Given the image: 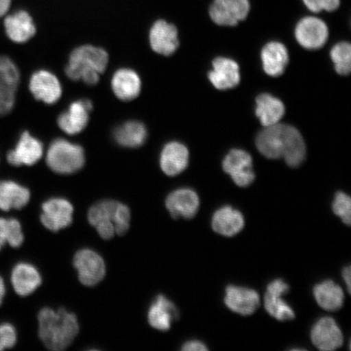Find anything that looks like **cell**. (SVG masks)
<instances>
[{"mask_svg": "<svg viewBox=\"0 0 351 351\" xmlns=\"http://www.w3.org/2000/svg\"><path fill=\"white\" fill-rule=\"evenodd\" d=\"M332 210L336 216L339 217L346 225L351 223V199L344 192H337L332 202Z\"/></svg>", "mask_w": 351, "mask_h": 351, "instance_id": "cell-34", "label": "cell"}, {"mask_svg": "<svg viewBox=\"0 0 351 351\" xmlns=\"http://www.w3.org/2000/svg\"><path fill=\"white\" fill-rule=\"evenodd\" d=\"M289 287L282 279L273 280L267 287L265 295V307L271 317L288 322L295 318V311L283 300V295L289 291Z\"/></svg>", "mask_w": 351, "mask_h": 351, "instance_id": "cell-11", "label": "cell"}, {"mask_svg": "<svg viewBox=\"0 0 351 351\" xmlns=\"http://www.w3.org/2000/svg\"><path fill=\"white\" fill-rule=\"evenodd\" d=\"M29 90L34 98L47 104L58 102L62 95L60 82L53 73L39 70L30 78Z\"/></svg>", "mask_w": 351, "mask_h": 351, "instance_id": "cell-15", "label": "cell"}, {"mask_svg": "<svg viewBox=\"0 0 351 351\" xmlns=\"http://www.w3.org/2000/svg\"><path fill=\"white\" fill-rule=\"evenodd\" d=\"M250 10L249 0H213L209 8V15L215 24L235 26L247 19Z\"/></svg>", "mask_w": 351, "mask_h": 351, "instance_id": "cell-7", "label": "cell"}, {"mask_svg": "<svg viewBox=\"0 0 351 351\" xmlns=\"http://www.w3.org/2000/svg\"><path fill=\"white\" fill-rule=\"evenodd\" d=\"M108 63V55L102 48L90 45L79 47L70 55L65 69L66 75L73 81L95 85Z\"/></svg>", "mask_w": 351, "mask_h": 351, "instance_id": "cell-4", "label": "cell"}, {"mask_svg": "<svg viewBox=\"0 0 351 351\" xmlns=\"http://www.w3.org/2000/svg\"><path fill=\"white\" fill-rule=\"evenodd\" d=\"M4 26L8 38L17 43H26L36 34L32 17L25 11L8 16L4 21Z\"/></svg>", "mask_w": 351, "mask_h": 351, "instance_id": "cell-25", "label": "cell"}, {"mask_svg": "<svg viewBox=\"0 0 351 351\" xmlns=\"http://www.w3.org/2000/svg\"><path fill=\"white\" fill-rule=\"evenodd\" d=\"M178 317L179 311L177 306L163 295H158L149 307V324L157 330H169L173 322Z\"/></svg>", "mask_w": 351, "mask_h": 351, "instance_id": "cell-19", "label": "cell"}, {"mask_svg": "<svg viewBox=\"0 0 351 351\" xmlns=\"http://www.w3.org/2000/svg\"><path fill=\"white\" fill-rule=\"evenodd\" d=\"M16 89L0 82V117L12 111L15 104Z\"/></svg>", "mask_w": 351, "mask_h": 351, "instance_id": "cell-35", "label": "cell"}, {"mask_svg": "<svg viewBox=\"0 0 351 351\" xmlns=\"http://www.w3.org/2000/svg\"><path fill=\"white\" fill-rule=\"evenodd\" d=\"M189 156L185 145L178 142L166 144L161 152L160 168L169 177L178 176L187 168Z\"/></svg>", "mask_w": 351, "mask_h": 351, "instance_id": "cell-22", "label": "cell"}, {"mask_svg": "<svg viewBox=\"0 0 351 351\" xmlns=\"http://www.w3.org/2000/svg\"><path fill=\"white\" fill-rule=\"evenodd\" d=\"M3 241L1 240H0V250L2 249V247H3Z\"/></svg>", "mask_w": 351, "mask_h": 351, "instance_id": "cell-42", "label": "cell"}, {"mask_svg": "<svg viewBox=\"0 0 351 351\" xmlns=\"http://www.w3.org/2000/svg\"><path fill=\"white\" fill-rule=\"evenodd\" d=\"M245 226L243 215L231 206H223L215 212L212 227L217 234L225 237H234L243 230Z\"/></svg>", "mask_w": 351, "mask_h": 351, "instance_id": "cell-23", "label": "cell"}, {"mask_svg": "<svg viewBox=\"0 0 351 351\" xmlns=\"http://www.w3.org/2000/svg\"><path fill=\"white\" fill-rule=\"evenodd\" d=\"M43 155V146L38 139L25 132L21 136L14 150L8 154V163L13 166H32L36 164Z\"/></svg>", "mask_w": 351, "mask_h": 351, "instance_id": "cell-18", "label": "cell"}, {"mask_svg": "<svg viewBox=\"0 0 351 351\" xmlns=\"http://www.w3.org/2000/svg\"><path fill=\"white\" fill-rule=\"evenodd\" d=\"M0 240L14 248L23 244L25 237L19 219L0 218Z\"/></svg>", "mask_w": 351, "mask_h": 351, "instance_id": "cell-31", "label": "cell"}, {"mask_svg": "<svg viewBox=\"0 0 351 351\" xmlns=\"http://www.w3.org/2000/svg\"><path fill=\"white\" fill-rule=\"evenodd\" d=\"M208 348L204 342L197 340L188 341L183 345L182 350L184 351H205Z\"/></svg>", "mask_w": 351, "mask_h": 351, "instance_id": "cell-38", "label": "cell"}, {"mask_svg": "<svg viewBox=\"0 0 351 351\" xmlns=\"http://www.w3.org/2000/svg\"><path fill=\"white\" fill-rule=\"evenodd\" d=\"M147 138V130L143 123L130 121L114 132V138L121 147L137 148L143 146Z\"/></svg>", "mask_w": 351, "mask_h": 351, "instance_id": "cell-30", "label": "cell"}, {"mask_svg": "<svg viewBox=\"0 0 351 351\" xmlns=\"http://www.w3.org/2000/svg\"><path fill=\"white\" fill-rule=\"evenodd\" d=\"M112 88L118 99L123 101L133 100L141 92V79L134 70L121 69L114 73Z\"/></svg>", "mask_w": 351, "mask_h": 351, "instance_id": "cell-24", "label": "cell"}, {"mask_svg": "<svg viewBox=\"0 0 351 351\" xmlns=\"http://www.w3.org/2000/svg\"><path fill=\"white\" fill-rule=\"evenodd\" d=\"M223 169L239 187H247L254 181L253 160L247 152L234 149L223 160Z\"/></svg>", "mask_w": 351, "mask_h": 351, "instance_id": "cell-9", "label": "cell"}, {"mask_svg": "<svg viewBox=\"0 0 351 351\" xmlns=\"http://www.w3.org/2000/svg\"><path fill=\"white\" fill-rule=\"evenodd\" d=\"M73 207L63 197H51L42 205L41 222L46 229L58 232L71 225Z\"/></svg>", "mask_w": 351, "mask_h": 351, "instance_id": "cell-8", "label": "cell"}, {"mask_svg": "<svg viewBox=\"0 0 351 351\" xmlns=\"http://www.w3.org/2000/svg\"><path fill=\"white\" fill-rule=\"evenodd\" d=\"M261 58L263 69L267 75L279 77L284 73L288 64L289 56L287 47L278 42L267 43L263 48Z\"/></svg>", "mask_w": 351, "mask_h": 351, "instance_id": "cell-26", "label": "cell"}, {"mask_svg": "<svg viewBox=\"0 0 351 351\" xmlns=\"http://www.w3.org/2000/svg\"><path fill=\"white\" fill-rule=\"evenodd\" d=\"M200 201L195 191L189 188L176 190L167 197L166 208L174 219H191L199 209Z\"/></svg>", "mask_w": 351, "mask_h": 351, "instance_id": "cell-13", "label": "cell"}, {"mask_svg": "<svg viewBox=\"0 0 351 351\" xmlns=\"http://www.w3.org/2000/svg\"><path fill=\"white\" fill-rule=\"evenodd\" d=\"M19 82L20 72L16 64L8 57L0 56V82L16 89Z\"/></svg>", "mask_w": 351, "mask_h": 351, "instance_id": "cell-33", "label": "cell"}, {"mask_svg": "<svg viewBox=\"0 0 351 351\" xmlns=\"http://www.w3.org/2000/svg\"><path fill=\"white\" fill-rule=\"evenodd\" d=\"M150 44L154 51L162 56L173 55L179 47L177 27L165 20H159L152 25Z\"/></svg>", "mask_w": 351, "mask_h": 351, "instance_id": "cell-17", "label": "cell"}, {"mask_svg": "<svg viewBox=\"0 0 351 351\" xmlns=\"http://www.w3.org/2000/svg\"><path fill=\"white\" fill-rule=\"evenodd\" d=\"M6 295V287L3 279L0 276V306L2 305L3 298Z\"/></svg>", "mask_w": 351, "mask_h": 351, "instance_id": "cell-41", "label": "cell"}, {"mask_svg": "<svg viewBox=\"0 0 351 351\" xmlns=\"http://www.w3.org/2000/svg\"><path fill=\"white\" fill-rule=\"evenodd\" d=\"M73 265L77 271L79 280L85 287H95L106 274L104 258L91 249L79 250L74 256Z\"/></svg>", "mask_w": 351, "mask_h": 351, "instance_id": "cell-6", "label": "cell"}, {"mask_svg": "<svg viewBox=\"0 0 351 351\" xmlns=\"http://www.w3.org/2000/svg\"><path fill=\"white\" fill-rule=\"evenodd\" d=\"M304 5L311 12H333L339 8L341 0H302Z\"/></svg>", "mask_w": 351, "mask_h": 351, "instance_id": "cell-37", "label": "cell"}, {"mask_svg": "<svg viewBox=\"0 0 351 351\" xmlns=\"http://www.w3.org/2000/svg\"><path fill=\"white\" fill-rule=\"evenodd\" d=\"M213 70L208 73V77L217 89H231L239 84V66L234 60L218 57L213 60Z\"/></svg>", "mask_w": 351, "mask_h": 351, "instance_id": "cell-21", "label": "cell"}, {"mask_svg": "<svg viewBox=\"0 0 351 351\" xmlns=\"http://www.w3.org/2000/svg\"><path fill=\"white\" fill-rule=\"evenodd\" d=\"M38 320L39 337L51 350L67 349L78 335L76 315L64 308L56 311L44 307L39 311Z\"/></svg>", "mask_w": 351, "mask_h": 351, "instance_id": "cell-2", "label": "cell"}, {"mask_svg": "<svg viewBox=\"0 0 351 351\" xmlns=\"http://www.w3.org/2000/svg\"><path fill=\"white\" fill-rule=\"evenodd\" d=\"M92 103L88 99L75 101L58 118V125L64 133L74 135L84 130L89 122Z\"/></svg>", "mask_w": 351, "mask_h": 351, "instance_id": "cell-16", "label": "cell"}, {"mask_svg": "<svg viewBox=\"0 0 351 351\" xmlns=\"http://www.w3.org/2000/svg\"><path fill=\"white\" fill-rule=\"evenodd\" d=\"M336 72L340 75H348L351 69V46L349 43L341 42L333 47L330 52Z\"/></svg>", "mask_w": 351, "mask_h": 351, "instance_id": "cell-32", "label": "cell"}, {"mask_svg": "<svg viewBox=\"0 0 351 351\" xmlns=\"http://www.w3.org/2000/svg\"><path fill=\"white\" fill-rule=\"evenodd\" d=\"M225 304L228 308L241 315H252L260 306V295L252 289L229 285L226 289Z\"/></svg>", "mask_w": 351, "mask_h": 351, "instance_id": "cell-14", "label": "cell"}, {"mask_svg": "<svg viewBox=\"0 0 351 351\" xmlns=\"http://www.w3.org/2000/svg\"><path fill=\"white\" fill-rule=\"evenodd\" d=\"M313 295L318 305L326 311H339L344 304L343 289L332 280L315 285Z\"/></svg>", "mask_w": 351, "mask_h": 351, "instance_id": "cell-28", "label": "cell"}, {"mask_svg": "<svg viewBox=\"0 0 351 351\" xmlns=\"http://www.w3.org/2000/svg\"><path fill=\"white\" fill-rule=\"evenodd\" d=\"M42 276L36 267L21 262L13 267L11 282L17 295L25 297L32 295L42 284Z\"/></svg>", "mask_w": 351, "mask_h": 351, "instance_id": "cell-20", "label": "cell"}, {"mask_svg": "<svg viewBox=\"0 0 351 351\" xmlns=\"http://www.w3.org/2000/svg\"><path fill=\"white\" fill-rule=\"evenodd\" d=\"M17 333L11 324H0V351L13 348L16 343Z\"/></svg>", "mask_w": 351, "mask_h": 351, "instance_id": "cell-36", "label": "cell"}, {"mask_svg": "<svg viewBox=\"0 0 351 351\" xmlns=\"http://www.w3.org/2000/svg\"><path fill=\"white\" fill-rule=\"evenodd\" d=\"M342 278H343L344 282L348 287V293H350L351 287V267L350 266L345 267L342 270Z\"/></svg>", "mask_w": 351, "mask_h": 351, "instance_id": "cell-39", "label": "cell"}, {"mask_svg": "<svg viewBox=\"0 0 351 351\" xmlns=\"http://www.w3.org/2000/svg\"><path fill=\"white\" fill-rule=\"evenodd\" d=\"M11 0H0V16H3L10 10Z\"/></svg>", "mask_w": 351, "mask_h": 351, "instance_id": "cell-40", "label": "cell"}, {"mask_svg": "<svg viewBox=\"0 0 351 351\" xmlns=\"http://www.w3.org/2000/svg\"><path fill=\"white\" fill-rule=\"evenodd\" d=\"M256 147L263 156L269 159H283L291 168H297L306 157V145L304 138L295 127L276 124L258 134Z\"/></svg>", "mask_w": 351, "mask_h": 351, "instance_id": "cell-1", "label": "cell"}, {"mask_svg": "<svg viewBox=\"0 0 351 351\" xmlns=\"http://www.w3.org/2000/svg\"><path fill=\"white\" fill-rule=\"evenodd\" d=\"M130 219L128 206L116 200L99 201L88 212V221L104 240L125 235L130 229Z\"/></svg>", "mask_w": 351, "mask_h": 351, "instance_id": "cell-3", "label": "cell"}, {"mask_svg": "<svg viewBox=\"0 0 351 351\" xmlns=\"http://www.w3.org/2000/svg\"><path fill=\"white\" fill-rule=\"evenodd\" d=\"M85 153L79 145L64 139H56L48 148L47 164L59 174H72L85 165Z\"/></svg>", "mask_w": 351, "mask_h": 351, "instance_id": "cell-5", "label": "cell"}, {"mask_svg": "<svg viewBox=\"0 0 351 351\" xmlns=\"http://www.w3.org/2000/svg\"><path fill=\"white\" fill-rule=\"evenodd\" d=\"M256 106V116L265 127L278 124L285 112L282 101L269 94L258 95Z\"/></svg>", "mask_w": 351, "mask_h": 351, "instance_id": "cell-29", "label": "cell"}, {"mask_svg": "<svg viewBox=\"0 0 351 351\" xmlns=\"http://www.w3.org/2000/svg\"><path fill=\"white\" fill-rule=\"evenodd\" d=\"M30 200L28 188L12 181L0 182V210L8 212L25 207Z\"/></svg>", "mask_w": 351, "mask_h": 351, "instance_id": "cell-27", "label": "cell"}, {"mask_svg": "<svg viewBox=\"0 0 351 351\" xmlns=\"http://www.w3.org/2000/svg\"><path fill=\"white\" fill-rule=\"evenodd\" d=\"M311 339L315 348L323 351L335 350L343 344L341 328L331 317H323L314 324Z\"/></svg>", "mask_w": 351, "mask_h": 351, "instance_id": "cell-12", "label": "cell"}, {"mask_svg": "<svg viewBox=\"0 0 351 351\" xmlns=\"http://www.w3.org/2000/svg\"><path fill=\"white\" fill-rule=\"evenodd\" d=\"M295 38L302 47L317 50L328 40V29L326 22L315 16H306L298 22Z\"/></svg>", "mask_w": 351, "mask_h": 351, "instance_id": "cell-10", "label": "cell"}]
</instances>
